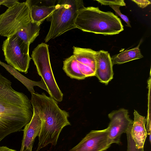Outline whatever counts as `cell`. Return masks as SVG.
<instances>
[{
    "label": "cell",
    "mask_w": 151,
    "mask_h": 151,
    "mask_svg": "<svg viewBox=\"0 0 151 151\" xmlns=\"http://www.w3.org/2000/svg\"><path fill=\"white\" fill-rule=\"evenodd\" d=\"M140 7L144 8L151 4L150 1L148 0H132Z\"/></svg>",
    "instance_id": "7402d4cb"
},
{
    "label": "cell",
    "mask_w": 151,
    "mask_h": 151,
    "mask_svg": "<svg viewBox=\"0 0 151 151\" xmlns=\"http://www.w3.org/2000/svg\"><path fill=\"white\" fill-rule=\"evenodd\" d=\"M42 125L41 118L37 113L33 112L32 119L23 130V135L20 150L32 147L35 138L40 135Z\"/></svg>",
    "instance_id": "8fae6325"
},
{
    "label": "cell",
    "mask_w": 151,
    "mask_h": 151,
    "mask_svg": "<svg viewBox=\"0 0 151 151\" xmlns=\"http://www.w3.org/2000/svg\"><path fill=\"white\" fill-rule=\"evenodd\" d=\"M130 128L126 132L127 139V151H144V148L138 149L136 147L135 143L130 134Z\"/></svg>",
    "instance_id": "ac0fdd59"
},
{
    "label": "cell",
    "mask_w": 151,
    "mask_h": 151,
    "mask_svg": "<svg viewBox=\"0 0 151 151\" xmlns=\"http://www.w3.org/2000/svg\"><path fill=\"white\" fill-rule=\"evenodd\" d=\"M107 128L92 130L69 151H104L112 144Z\"/></svg>",
    "instance_id": "9c48e42d"
},
{
    "label": "cell",
    "mask_w": 151,
    "mask_h": 151,
    "mask_svg": "<svg viewBox=\"0 0 151 151\" xmlns=\"http://www.w3.org/2000/svg\"><path fill=\"white\" fill-rule=\"evenodd\" d=\"M0 65L4 67L11 74L23 84L31 94L35 93L34 87L36 86L44 90L48 93L49 92L47 87L42 79L41 78V81H32L22 75L11 66L5 63L0 60Z\"/></svg>",
    "instance_id": "5bb4252c"
},
{
    "label": "cell",
    "mask_w": 151,
    "mask_h": 151,
    "mask_svg": "<svg viewBox=\"0 0 151 151\" xmlns=\"http://www.w3.org/2000/svg\"><path fill=\"white\" fill-rule=\"evenodd\" d=\"M1 5V4H0V7Z\"/></svg>",
    "instance_id": "cb8c5ba5"
},
{
    "label": "cell",
    "mask_w": 151,
    "mask_h": 151,
    "mask_svg": "<svg viewBox=\"0 0 151 151\" xmlns=\"http://www.w3.org/2000/svg\"><path fill=\"white\" fill-rule=\"evenodd\" d=\"M140 43L141 42L135 47L129 50H126L112 56L111 58L113 65L122 64L143 58L139 49Z\"/></svg>",
    "instance_id": "2e32d148"
},
{
    "label": "cell",
    "mask_w": 151,
    "mask_h": 151,
    "mask_svg": "<svg viewBox=\"0 0 151 151\" xmlns=\"http://www.w3.org/2000/svg\"><path fill=\"white\" fill-rule=\"evenodd\" d=\"M30 101L33 112L42 120L36 151H39L49 144L55 145L63 129L70 124L68 120L69 113L61 109L57 101L44 93L41 94L36 92L32 93Z\"/></svg>",
    "instance_id": "7a4b0ae2"
},
{
    "label": "cell",
    "mask_w": 151,
    "mask_h": 151,
    "mask_svg": "<svg viewBox=\"0 0 151 151\" xmlns=\"http://www.w3.org/2000/svg\"><path fill=\"white\" fill-rule=\"evenodd\" d=\"M95 76L99 81L107 85L113 78L114 73L111 58L107 51H96Z\"/></svg>",
    "instance_id": "30bf717a"
},
{
    "label": "cell",
    "mask_w": 151,
    "mask_h": 151,
    "mask_svg": "<svg viewBox=\"0 0 151 151\" xmlns=\"http://www.w3.org/2000/svg\"><path fill=\"white\" fill-rule=\"evenodd\" d=\"M33 114L30 100L14 89L11 81L0 73V142L10 134L21 131Z\"/></svg>",
    "instance_id": "6da1fadb"
},
{
    "label": "cell",
    "mask_w": 151,
    "mask_h": 151,
    "mask_svg": "<svg viewBox=\"0 0 151 151\" xmlns=\"http://www.w3.org/2000/svg\"><path fill=\"white\" fill-rule=\"evenodd\" d=\"M40 25L32 21L28 25L16 34L26 43L30 45L39 34Z\"/></svg>",
    "instance_id": "e0dca14e"
},
{
    "label": "cell",
    "mask_w": 151,
    "mask_h": 151,
    "mask_svg": "<svg viewBox=\"0 0 151 151\" xmlns=\"http://www.w3.org/2000/svg\"><path fill=\"white\" fill-rule=\"evenodd\" d=\"M29 46L16 34L7 37L3 42L2 50L8 65L27 73L32 59L29 55Z\"/></svg>",
    "instance_id": "52a82bcc"
},
{
    "label": "cell",
    "mask_w": 151,
    "mask_h": 151,
    "mask_svg": "<svg viewBox=\"0 0 151 151\" xmlns=\"http://www.w3.org/2000/svg\"><path fill=\"white\" fill-rule=\"evenodd\" d=\"M32 147L28 148L20 151H32Z\"/></svg>",
    "instance_id": "603a6c76"
},
{
    "label": "cell",
    "mask_w": 151,
    "mask_h": 151,
    "mask_svg": "<svg viewBox=\"0 0 151 151\" xmlns=\"http://www.w3.org/2000/svg\"><path fill=\"white\" fill-rule=\"evenodd\" d=\"M109 6L111 7L115 12L116 14L119 16L127 24V26L129 27H131L130 21L127 16L122 14L120 11L119 6L115 5H110Z\"/></svg>",
    "instance_id": "ffe728a7"
},
{
    "label": "cell",
    "mask_w": 151,
    "mask_h": 151,
    "mask_svg": "<svg viewBox=\"0 0 151 151\" xmlns=\"http://www.w3.org/2000/svg\"><path fill=\"white\" fill-rule=\"evenodd\" d=\"M101 5H115L120 6H125L126 3L123 0H96Z\"/></svg>",
    "instance_id": "d6986e66"
},
{
    "label": "cell",
    "mask_w": 151,
    "mask_h": 151,
    "mask_svg": "<svg viewBox=\"0 0 151 151\" xmlns=\"http://www.w3.org/2000/svg\"><path fill=\"white\" fill-rule=\"evenodd\" d=\"M58 3L59 6L47 18L50 22V25L45 39V42L76 28L75 22L78 11L84 7L81 0H59Z\"/></svg>",
    "instance_id": "277c9868"
},
{
    "label": "cell",
    "mask_w": 151,
    "mask_h": 151,
    "mask_svg": "<svg viewBox=\"0 0 151 151\" xmlns=\"http://www.w3.org/2000/svg\"><path fill=\"white\" fill-rule=\"evenodd\" d=\"M59 6L58 3L50 6H32L30 7V15L32 21L40 25Z\"/></svg>",
    "instance_id": "9a60e30c"
},
{
    "label": "cell",
    "mask_w": 151,
    "mask_h": 151,
    "mask_svg": "<svg viewBox=\"0 0 151 151\" xmlns=\"http://www.w3.org/2000/svg\"><path fill=\"white\" fill-rule=\"evenodd\" d=\"M134 115V120L130 131L131 135L136 148H144L147 135L145 127L146 119L145 116L139 114L135 110Z\"/></svg>",
    "instance_id": "7c38bea8"
},
{
    "label": "cell",
    "mask_w": 151,
    "mask_h": 151,
    "mask_svg": "<svg viewBox=\"0 0 151 151\" xmlns=\"http://www.w3.org/2000/svg\"><path fill=\"white\" fill-rule=\"evenodd\" d=\"M73 56L76 60L95 73L96 51L90 48L73 46Z\"/></svg>",
    "instance_id": "4fadbf2b"
},
{
    "label": "cell",
    "mask_w": 151,
    "mask_h": 151,
    "mask_svg": "<svg viewBox=\"0 0 151 151\" xmlns=\"http://www.w3.org/2000/svg\"><path fill=\"white\" fill-rule=\"evenodd\" d=\"M108 116L110 120L106 128L109 137L112 144H119L121 135L132 127L133 120L130 118L128 110L124 108L113 111Z\"/></svg>",
    "instance_id": "ba28073f"
},
{
    "label": "cell",
    "mask_w": 151,
    "mask_h": 151,
    "mask_svg": "<svg viewBox=\"0 0 151 151\" xmlns=\"http://www.w3.org/2000/svg\"><path fill=\"white\" fill-rule=\"evenodd\" d=\"M75 24L83 32L113 35L124 30L121 19L113 13L104 12L98 7H84L79 9Z\"/></svg>",
    "instance_id": "3957f363"
},
{
    "label": "cell",
    "mask_w": 151,
    "mask_h": 151,
    "mask_svg": "<svg viewBox=\"0 0 151 151\" xmlns=\"http://www.w3.org/2000/svg\"><path fill=\"white\" fill-rule=\"evenodd\" d=\"M48 45L42 43L34 49L31 58L39 75L44 82L50 96L57 102L63 100V94L56 82L51 68Z\"/></svg>",
    "instance_id": "8992f818"
},
{
    "label": "cell",
    "mask_w": 151,
    "mask_h": 151,
    "mask_svg": "<svg viewBox=\"0 0 151 151\" xmlns=\"http://www.w3.org/2000/svg\"><path fill=\"white\" fill-rule=\"evenodd\" d=\"M19 2L18 0H0V4L6 6L8 8L13 6Z\"/></svg>",
    "instance_id": "44dd1931"
},
{
    "label": "cell",
    "mask_w": 151,
    "mask_h": 151,
    "mask_svg": "<svg viewBox=\"0 0 151 151\" xmlns=\"http://www.w3.org/2000/svg\"><path fill=\"white\" fill-rule=\"evenodd\" d=\"M31 1L16 4L0 14V35L7 37L16 34L32 21Z\"/></svg>",
    "instance_id": "5b68a950"
}]
</instances>
